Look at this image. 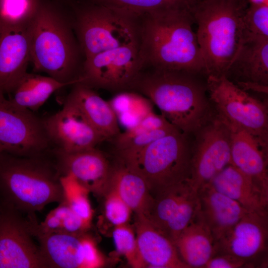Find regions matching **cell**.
<instances>
[{
    "mask_svg": "<svg viewBox=\"0 0 268 268\" xmlns=\"http://www.w3.org/2000/svg\"><path fill=\"white\" fill-rule=\"evenodd\" d=\"M63 201L87 225L91 226L93 210L88 198L89 191L70 174L60 176Z\"/></svg>",
    "mask_w": 268,
    "mask_h": 268,
    "instance_id": "1f68e13d",
    "label": "cell"
},
{
    "mask_svg": "<svg viewBox=\"0 0 268 268\" xmlns=\"http://www.w3.org/2000/svg\"><path fill=\"white\" fill-rule=\"evenodd\" d=\"M0 142L18 156L42 155L50 142L43 121L33 112L13 104L0 92Z\"/></svg>",
    "mask_w": 268,
    "mask_h": 268,
    "instance_id": "8fae6325",
    "label": "cell"
},
{
    "mask_svg": "<svg viewBox=\"0 0 268 268\" xmlns=\"http://www.w3.org/2000/svg\"><path fill=\"white\" fill-rule=\"evenodd\" d=\"M48 268H98L104 260L86 233H51L34 236Z\"/></svg>",
    "mask_w": 268,
    "mask_h": 268,
    "instance_id": "5bb4252c",
    "label": "cell"
},
{
    "mask_svg": "<svg viewBox=\"0 0 268 268\" xmlns=\"http://www.w3.org/2000/svg\"><path fill=\"white\" fill-rule=\"evenodd\" d=\"M255 265L249 261L227 254H216L212 257L203 268H254Z\"/></svg>",
    "mask_w": 268,
    "mask_h": 268,
    "instance_id": "8d00e7d4",
    "label": "cell"
},
{
    "mask_svg": "<svg viewBox=\"0 0 268 268\" xmlns=\"http://www.w3.org/2000/svg\"><path fill=\"white\" fill-rule=\"evenodd\" d=\"M193 134L189 181L198 191L232 164L231 133L227 123L216 112Z\"/></svg>",
    "mask_w": 268,
    "mask_h": 268,
    "instance_id": "30bf717a",
    "label": "cell"
},
{
    "mask_svg": "<svg viewBox=\"0 0 268 268\" xmlns=\"http://www.w3.org/2000/svg\"><path fill=\"white\" fill-rule=\"evenodd\" d=\"M150 68L143 70L132 91L148 98L178 130L193 134L215 114L202 75Z\"/></svg>",
    "mask_w": 268,
    "mask_h": 268,
    "instance_id": "6da1fadb",
    "label": "cell"
},
{
    "mask_svg": "<svg viewBox=\"0 0 268 268\" xmlns=\"http://www.w3.org/2000/svg\"><path fill=\"white\" fill-rule=\"evenodd\" d=\"M137 248L145 268H189L174 243L146 218L135 216Z\"/></svg>",
    "mask_w": 268,
    "mask_h": 268,
    "instance_id": "7402d4cb",
    "label": "cell"
},
{
    "mask_svg": "<svg viewBox=\"0 0 268 268\" xmlns=\"http://www.w3.org/2000/svg\"><path fill=\"white\" fill-rule=\"evenodd\" d=\"M198 215L209 230L216 243L248 212L239 203L207 184L198 191Z\"/></svg>",
    "mask_w": 268,
    "mask_h": 268,
    "instance_id": "44dd1931",
    "label": "cell"
},
{
    "mask_svg": "<svg viewBox=\"0 0 268 268\" xmlns=\"http://www.w3.org/2000/svg\"><path fill=\"white\" fill-rule=\"evenodd\" d=\"M206 77L208 97L215 112L228 123L268 143L267 102L252 95L224 75Z\"/></svg>",
    "mask_w": 268,
    "mask_h": 268,
    "instance_id": "ba28073f",
    "label": "cell"
},
{
    "mask_svg": "<svg viewBox=\"0 0 268 268\" xmlns=\"http://www.w3.org/2000/svg\"><path fill=\"white\" fill-rule=\"evenodd\" d=\"M29 221L2 205L0 210V268H48L33 241Z\"/></svg>",
    "mask_w": 268,
    "mask_h": 268,
    "instance_id": "4fadbf2b",
    "label": "cell"
},
{
    "mask_svg": "<svg viewBox=\"0 0 268 268\" xmlns=\"http://www.w3.org/2000/svg\"><path fill=\"white\" fill-rule=\"evenodd\" d=\"M34 237L37 234L86 233L90 227L76 214L64 201L51 210L44 220L38 223L35 219H28Z\"/></svg>",
    "mask_w": 268,
    "mask_h": 268,
    "instance_id": "83f0119b",
    "label": "cell"
},
{
    "mask_svg": "<svg viewBox=\"0 0 268 268\" xmlns=\"http://www.w3.org/2000/svg\"><path fill=\"white\" fill-rule=\"evenodd\" d=\"M5 152V149L4 147L1 144V143L0 142V153Z\"/></svg>",
    "mask_w": 268,
    "mask_h": 268,
    "instance_id": "74e56055",
    "label": "cell"
},
{
    "mask_svg": "<svg viewBox=\"0 0 268 268\" xmlns=\"http://www.w3.org/2000/svg\"><path fill=\"white\" fill-rule=\"evenodd\" d=\"M258 38L268 39V0L249 2L244 16L243 40Z\"/></svg>",
    "mask_w": 268,
    "mask_h": 268,
    "instance_id": "d6a6232c",
    "label": "cell"
},
{
    "mask_svg": "<svg viewBox=\"0 0 268 268\" xmlns=\"http://www.w3.org/2000/svg\"><path fill=\"white\" fill-rule=\"evenodd\" d=\"M225 121L231 133L232 164L250 177L268 196V143Z\"/></svg>",
    "mask_w": 268,
    "mask_h": 268,
    "instance_id": "d6986e66",
    "label": "cell"
},
{
    "mask_svg": "<svg viewBox=\"0 0 268 268\" xmlns=\"http://www.w3.org/2000/svg\"><path fill=\"white\" fill-rule=\"evenodd\" d=\"M117 117L119 125L125 130L131 128L153 112L154 105L145 96L134 91L117 93L108 101Z\"/></svg>",
    "mask_w": 268,
    "mask_h": 268,
    "instance_id": "f1b7e54d",
    "label": "cell"
},
{
    "mask_svg": "<svg viewBox=\"0 0 268 268\" xmlns=\"http://www.w3.org/2000/svg\"><path fill=\"white\" fill-rule=\"evenodd\" d=\"M68 85L51 76L27 72L7 98L14 105L32 112L39 109L51 95Z\"/></svg>",
    "mask_w": 268,
    "mask_h": 268,
    "instance_id": "4316f807",
    "label": "cell"
},
{
    "mask_svg": "<svg viewBox=\"0 0 268 268\" xmlns=\"http://www.w3.org/2000/svg\"><path fill=\"white\" fill-rule=\"evenodd\" d=\"M174 126L165 117L152 112L145 116L134 127L125 130L113 140L114 142L121 141L135 135L146 132ZM176 128V127H175Z\"/></svg>",
    "mask_w": 268,
    "mask_h": 268,
    "instance_id": "d590c367",
    "label": "cell"
},
{
    "mask_svg": "<svg viewBox=\"0 0 268 268\" xmlns=\"http://www.w3.org/2000/svg\"><path fill=\"white\" fill-rule=\"evenodd\" d=\"M60 176L72 175L90 193L104 196L107 192L112 170L104 154L96 147L75 152L55 151Z\"/></svg>",
    "mask_w": 268,
    "mask_h": 268,
    "instance_id": "ac0fdd59",
    "label": "cell"
},
{
    "mask_svg": "<svg viewBox=\"0 0 268 268\" xmlns=\"http://www.w3.org/2000/svg\"><path fill=\"white\" fill-rule=\"evenodd\" d=\"M199 209L198 191L187 180L169 186L154 196L146 218L174 243L195 219Z\"/></svg>",
    "mask_w": 268,
    "mask_h": 268,
    "instance_id": "7c38bea8",
    "label": "cell"
},
{
    "mask_svg": "<svg viewBox=\"0 0 268 268\" xmlns=\"http://www.w3.org/2000/svg\"><path fill=\"white\" fill-rule=\"evenodd\" d=\"M28 33L35 71L71 85L78 82L83 55L71 18L53 3L43 0Z\"/></svg>",
    "mask_w": 268,
    "mask_h": 268,
    "instance_id": "3957f363",
    "label": "cell"
},
{
    "mask_svg": "<svg viewBox=\"0 0 268 268\" xmlns=\"http://www.w3.org/2000/svg\"><path fill=\"white\" fill-rule=\"evenodd\" d=\"M174 244L181 259L189 268H203L216 254L215 241L198 214L180 234Z\"/></svg>",
    "mask_w": 268,
    "mask_h": 268,
    "instance_id": "484cf974",
    "label": "cell"
},
{
    "mask_svg": "<svg viewBox=\"0 0 268 268\" xmlns=\"http://www.w3.org/2000/svg\"><path fill=\"white\" fill-rule=\"evenodd\" d=\"M43 0H0V33L28 27Z\"/></svg>",
    "mask_w": 268,
    "mask_h": 268,
    "instance_id": "4dcf8cb0",
    "label": "cell"
},
{
    "mask_svg": "<svg viewBox=\"0 0 268 268\" xmlns=\"http://www.w3.org/2000/svg\"><path fill=\"white\" fill-rule=\"evenodd\" d=\"M224 75L246 91L267 95L268 39L244 40Z\"/></svg>",
    "mask_w": 268,
    "mask_h": 268,
    "instance_id": "e0dca14e",
    "label": "cell"
},
{
    "mask_svg": "<svg viewBox=\"0 0 268 268\" xmlns=\"http://www.w3.org/2000/svg\"><path fill=\"white\" fill-rule=\"evenodd\" d=\"M42 121L50 143L61 152L71 153L96 147L106 140L80 109L66 99L62 109Z\"/></svg>",
    "mask_w": 268,
    "mask_h": 268,
    "instance_id": "9a60e30c",
    "label": "cell"
},
{
    "mask_svg": "<svg viewBox=\"0 0 268 268\" xmlns=\"http://www.w3.org/2000/svg\"><path fill=\"white\" fill-rule=\"evenodd\" d=\"M141 17L167 11L191 9L194 0H87Z\"/></svg>",
    "mask_w": 268,
    "mask_h": 268,
    "instance_id": "f546056e",
    "label": "cell"
},
{
    "mask_svg": "<svg viewBox=\"0 0 268 268\" xmlns=\"http://www.w3.org/2000/svg\"><path fill=\"white\" fill-rule=\"evenodd\" d=\"M249 0H195L191 8L206 75H224L244 37Z\"/></svg>",
    "mask_w": 268,
    "mask_h": 268,
    "instance_id": "277c9868",
    "label": "cell"
},
{
    "mask_svg": "<svg viewBox=\"0 0 268 268\" xmlns=\"http://www.w3.org/2000/svg\"><path fill=\"white\" fill-rule=\"evenodd\" d=\"M145 64L140 44L111 49L85 58L78 82L116 93L132 90Z\"/></svg>",
    "mask_w": 268,
    "mask_h": 268,
    "instance_id": "9c48e42d",
    "label": "cell"
},
{
    "mask_svg": "<svg viewBox=\"0 0 268 268\" xmlns=\"http://www.w3.org/2000/svg\"><path fill=\"white\" fill-rule=\"evenodd\" d=\"M2 207V203H1V200H0V210L1 209Z\"/></svg>",
    "mask_w": 268,
    "mask_h": 268,
    "instance_id": "f35d334b",
    "label": "cell"
},
{
    "mask_svg": "<svg viewBox=\"0 0 268 268\" xmlns=\"http://www.w3.org/2000/svg\"><path fill=\"white\" fill-rule=\"evenodd\" d=\"M104 197L105 215L109 222L114 227L127 224L132 212L131 208L112 191H108Z\"/></svg>",
    "mask_w": 268,
    "mask_h": 268,
    "instance_id": "e575fe53",
    "label": "cell"
},
{
    "mask_svg": "<svg viewBox=\"0 0 268 268\" xmlns=\"http://www.w3.org/2000/svg\"><path fill=\"white\" fill-rule=\"evenodd\" d=\"M108 191L116 193L135 216L147 218L153 197L147 183L140 175L117 159L112 165Z\"/></svg>",
    "mask_w": 268,
    "mask_h": 268,
    "instance_id": "d4e9b609",
    "label": "cell"
},
{
    "mask_svg": "<svg viewBox=\"0 0 268 268\" xmlns=\"http://www.w3.org/2000/svg\"><path fill=\"white\" fill-rule=\"evenodd\" d=\"M208 184L249 211L268 213V196L250 177L232 164L224 168Z\"/></svg>",
    "mask_w": 268,
    "mask_h": 268,
    "instance_id": "603a6c76",
    "label": "cell"
},
{
    "mask_svg": "<svg viewBox=\"0 0 268 268\" xmlns=\"http://www.w3.org/2000/svg\"><path fill=\"white\" fill-rule=\"evenodd\" d=\"M72 4L73 28L84 59L116 47L140 44L141 17L87 0Z\"/></svg>",
    "mask_w": 268,
    "mask_h": 268,
    "instance_id": "8992f818",
    "label": "cell"
},
{
    "mask_svg": "<svg viewBox=\"0 0 268 268\" xmlns=\"http://www.w3.org/2000/svg\"><path fill=\"white\" fill-rule=\"evenodd\" d=\"M112 236L117 251L126 258L130 265L145 268L139 254L136 235L128 223L114 227Z\"/></svg>",
    "mask_w": 268,
    "mask_h": 268,
    "instance_id": "836d02e7",
    "label": "cell"
},
{
    "mask_svg": "<svg viewBox=\"0 0 268 268\" xmlns=\"http://www.w3.org/2000/svg\"><path fill=\"white\" fill-rule=\"evenodd\" d=\"M189 135L177 130L152 141L131 159L118 160L145 180L153 197L169 186L189 180Z\"/></svg>",
    "mask_w": 268,
    "mask_h": 268,
    "instance_id": "52a82bcc",
    "label": "cell"
},
{
    "mask_svg": "<svg viewBox=\"0 0 268 268\" xmlns=\"http://www.w3.org/2000/svg\"><path fill=\"white\" fill-rule=\"evenodd\" d=\"M29 26L0 33V92L9 94L30 63Z\"/></svg>",
    "mask_w": 268,
    "mask_h": 268,
    "instance_id": "ffe728a7",
    "label": "cell"
},
{
    "mask_svg": "<svg viewBox=\"0 0 268 268\" xmlns=\"http://www.w3.org/2000/svg\"><path fill=\"white\" fill-rule=\"evenodd\" d=\"M55 163L37 156L0 153V199L2 205L35 217L47 204L60 203L63 192Z\"/></svg>",
    "mask_w": 268,
    "mask_h": 268,
    "instance_id": "5b68a950",
    "label": "cell"
},
{
    "mask_svg": "<svg viewBox=\"0 0 268 268\" xmlns=\"http://www.w3.org/2000/svg\"><path fill=\"white\" fill-rule=\"evenodd\" d=\"M268 238V213L249 211L215 243V255H230L257 266L266 256Z\"/></svg>",
    "mask_w": 268,
    "mask_h": 268,
    "instance_id": "2e32d148",
    "label": "cell"
},
{
    "mask_svg": "<svg viewBox=\"0 0 268 268\" xmlns=\"http://www.w3.org/2000/svg\"><path fill=\"white\" fill-rule=\"evenodd\" d=\"M191 9L141 16L140 47L145 68L206 75Z\"/></svg>",
    "mask_w": 268,
    "mask_h": 268,
    "instance_id": "7a4b0ae2",
    "label": "cell"
},
{
    "mask_svg": "<svg viewBox=\"0 0 268 268\" xmlns=\"http://www.w3.org/2000/svg\"><path fill=\"white\" fill-rule=\"evenodd\" d=\"M67 97L75 104L105 140H113L121 132L116 114L108 101L93 88L76 82Z\"/></svg>",
    "mask_w": 268,
    "mask_h": 268,
    "instance_id": "cb8c5ba5",
    "label": "cell"
}]
</instances>
